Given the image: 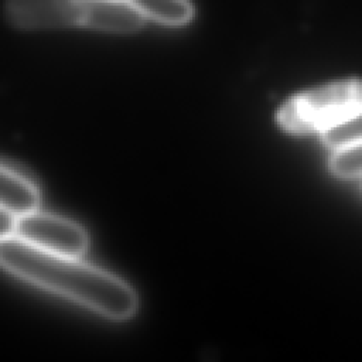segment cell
Returning <instances> with one entry per match:
<instances>
[{"mask_svg": "<svg viewBox=\"0 0 362 362\" xmlns=\"http://www.w3.org/2000/svg\"><path fill=\"white\" fill-rule=\"evenodd\" d=\"M7 20L21 30L82 25L83 0H7Z\"/></svg>", "mask_w": 362, "mask_h": 362, "instance_id": "4", "label": "cell"}, {"mask_svg": "<svg viewBox=\"0 0 362 362\" xmlns=\"http://www.w3.org/2000/svg\"><path fill=\"white\" fill-rule=\"evenodd\" d=\"M38 199V191L31 181L0 164V206L18 218L35 211Z\"/></svg>", "mask_w": 362, "mask_h": 362, "instance_id": "6", "label": "cell"}, {"mask_svg": "<svg viewBox=\"0 0 362 362\" xmlns=\"http://www.w3.org/2000/svg\"><path fill=\"white\" fill-rule=\"evenodd\" d=\"M14 235L54 255L81 257L88 247V235L78 223L37 209L17 218Z\"/></svg>", "mask_w": 362, "mask_h": 362, "instance_id": "3", "label": "cell"}, {"mask_svg": "<svg viewBox=\"0 0 362 362\" xmlns=\"http://www.w3.org/2000/svg\"><path fill=\"white\" fill-rule=\"evenodd\" d=\"M16 222H17V216L10 211H7L6 208L0 206V239L14 235Z\"/></svg>", "mask_w": 362, "mask_h": 362, "instance_id": "10", "label": "cell"}, {"mask_svg": "<svg viewBox=\"0 0 362 362\" xmlns=\"http://www.w3.org/2000/svg\"><path fill=\"white\" fill-rule=\"evenodd\" d=\"M0 266L110 320H127L137 310V296L122 279L79 257L37 249L16 235L0 239Z\"/></svg>", "mask_w": 362, "mask_h": 362, "instance_id": "1", "label": "cell"}, {"mask_svg": "<svg viewBox=\"0 0 362 362\" xmlns=\"http://www.w3.org/2000/svg\"><path fill=\"white\" fill-rule=\"evenodd\" d=\"M321 134L322 141L332 148L362 143V107L325 129Z\"/></svg>", "mask_w": 362, "mask_h": 362, "instance_id": "8", "label": "cell"}, {"mask_svg": "<svg viewBox=\"0 0 362 362\" xmlns=\"http://www.w3.org/2000/svg\"><path fill=\"white\" fill-rule=\"evenodd\" d=\"M329 167L335 175L342 178L362 177V143L334 148Z\"/></svg>", "mask_w": 362, "mask_h": 362, "instance_id": "9", "label": "cell"}, {"mask_svg": "<svg viewBox=\"0 0 362 362\" xmlns=\"http://www.w3.org/2000/svg\"><path fill=\"white\" fill-rule=\"evenodd\" d=\"M143 16L127 0H83L82 27L105 33H134Z\"/></svg>", "mask_w": 362, "mask_h": 362, "instance_id": "5", "label": "cell"}, {"mask_svg": "<svg viewBox=\"0 0 362 362\" xmlns=\"http://www.w3.org/2000/svg\"><path fill=\"white\" fill-rule=\"evenodd\" d=\"M359 107L362 82H335L293 96L279 109L277 122L290 133H322Z\"/></svg>", "mask_w": 362, "mask_h": 362, "instance_id": "2", "label": "cell"}, {"mask_svg": "<svg viewBox=\"0 0 362 362\" xmlns=\"http://www.w3.org/2000/svg\"><path fill=\"white\" fill-rule=\"evenodd\" d=\"M143 17L164 25L178 27L189 23L194 7L188 0H127Z\"/></svg>", "mask_w": 362, "mask_h": 362, "instance_id": "7", "label": "cell"}]
</instances>
